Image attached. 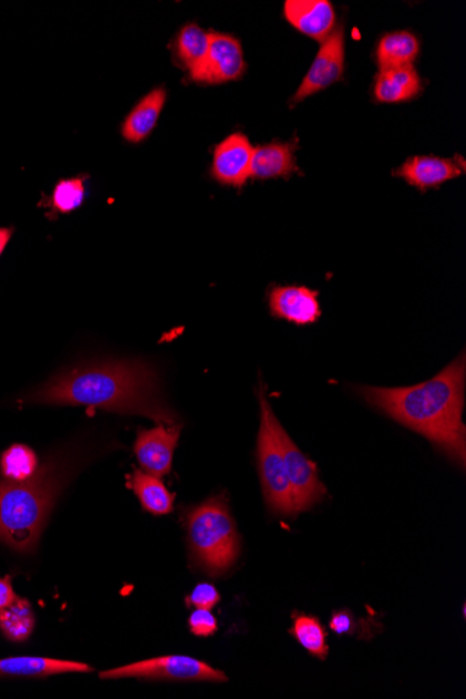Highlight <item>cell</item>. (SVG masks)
Listing matches in <instances>:
<instances>
[{
    "mask_svg": "<svg viewBox=\"0 0 466 699\" xmlns=\"http://www.w3.org/2000/svg\"><path fill=\"white\" fill-rule=\"evenodd\" d=\"M25 401L143 415L169 426L178 422L160 395L157 372L141 360L77 366L55 376Z\"/></svg>",
    "mask_w": 466,
    "mask_h": 699,
    "instance_id": "obj_1",
    "label": "cell"
},
{
    "mask_svg": "<svg viewBox=\"0 0 466 699\" xmlns=\"http://www.w3.org/2000/svg\"><path fill=\"white\" fill-rule=\"evenodd\" d=\"M465 353L425 383L398 389L359 387L371 405L395 422L425 435L449 460L465 466L466 432L463 423L465 403Z\"/></svg>",
    "mask_w": 466,
    "mask_h": 699,
    "instance_id": "obj_2",
    "label": "cell"
},
{
    "mask_svg": "<svg viewBox=\"0 0 466 699\" xmlns=\"http://www.w3.org/2000/svg\"><path fill=\"white\" fill-rule=\"evenodd\" d=\"M62 485L55 464L27 482L0 481V542L19 553L34 552Z\"/></svg>",
    "mask_w": 466,
    "mask_h": 699,
    "instance_id": "obj_3",
    "label": "cell"
},
{
    "mask_svg": "<svg viewBox=\"0 0 466 699\" xmlns=\"http://www.w3.org/2000/svg\"><path fill=\"white\" fill-rule=\"evenodd\" d=\"M185 524L193 562L214 577L227 573L237 562L240 539L224 494L187 511Z\"/></svg>",
    "mask_w": 466,
    "mask_h": 699,
    "instance_id": "obj_4",
    "label": "cell"
},
{
    "mask_svg": "<svg viewBox=\"0 0 466 699\" xmlns=\"http://www.w3.org/2000/svg\"><path fill=\"white\" fill-rule=\"evenodd\" d=\"M260 430L257 438V467H259L262 493L267 507L280 517H294L293 497L289 485L286 461L278 441V419L267 400L266 389L260 383Z\"/></svg>",
    "mask_w": 466,
    "mask_h": 699,
    "instance_id": "obj_5",
    "label": "cell"
},
{
    "mask_svg": "<svg viewBox=\"0 0 466 699\" xmlns=\"http://www.w3.org/2000/svg\"><path fill=\"white\" fill-rule=\"evenodd\" d=\"M100 679L224 682L228 680V677L225 676L224 671L214 669L206 661L190 658V656L168 655L101 671Z\"/></svg>",
    "mask_w": 466,
    "mask_h": 699,
    "instance_id": "obj_6",
    "label": "cell"
},
{
    "mask_svg": "<svg viewBox=\"0 0 466 699\" xmlns=\"http://www.w3.org/2000/svg\"><path fill=\"white\" fill-rule=\"evenodd\" d=\"M277 435L283 461H286L294 513L298 515L320 503L325 497L327 491L320 481L318 466L299 450L281 423H278Z\"/></svg>",
    "mask_w": 466,
    "mask_h": 699,
    "instance_id": "obj_7",
    "label": "cell"
},
{
    "mask_svg": "<svg viewBox=\"0 0 466 699\" xmlns=\"http://www.w3.org/2000/svg\"><path fill=\"white\" fill-rule=\"evenodd\" d=\"M344 73L345 34L344 25H340L321 44L318 56H315L302 84L299 85L291 104L297 105L307 100L308 96L318 94L320 91L329 89L330 85L341 82Z\"/></svg>",
    "mask_w": 466,
    "mask_h": 699,
    "instance_id": "obj_8",
    "label": "cell"
},
{
    "mask_svg": "<svg viewBox=\"0 0 466 699\" xmlns=\"http://www.w3.org/2000/svg\"><path fill=\"white\" fill-rule=\"evenodd\" d=\"M245 72L246 61L240 41L222 32H210L206 61L191 82L224 84L242 79Z\"/></svg>",
    "mask_w": 466,
    "mask_h": 699,
    "instance_id": "obj_9",
    "label": "cell"
},
{
    "mask_svg": "<svg viewBox=\"0 0 466 699\" xmlns=\"http://www.w3.org/2000/svg\"><path fill=\"white\" fill-rule=\"evenodd\" d=\"M180 426L170 424L141 430L137 433L135 454L144 472L157 477L168 475L173 470V461L176 445L179 443Z\"/></svg>",
    "mask_w": 466,
    "mask_h": 699,
    "instance_id": "obj_10",
    "label": "cell"
},
{
    "mask_svg": "<svg viewBox=\"0 0 466 699\" xmlns=\"http://www.w3.org/2000/svg\"><path fill=\"white\" fill-rule=\"evenodd\" d=\"M253 145L244 133L230 134L214 148L211 176L225 186L242 187L250 177Z\"/></svg>",
    "mask_w": 466,
    "mask_h": 699,
    "instance_id": "obj_11",
    "label": "cell"
},
{
    "mask_svg": "<svg viewBox=\"0 0 466 699\" xmlns=\"http://www.w3.org/2000/svg\"><path fill=\"white\" fill-rule=\"evenodd\" d=\"M318 295L307 287H275L269 294L271 315L298 326L313 325L321 316Z\"/></svg>",
    "mask_w": 466,
    "mask_h": 699,
    "instance_id": "obj_12",
    "label": "cell"
},
{
    "mask_svg": "<svg viewBox=\"0 0 466 699\" xmlns=\"http://www.w3.org/2000/svg\"><path fill=\"white\" fill-rule=\"evenodd\" d=\"M283 14L294 29L313 40L324 41L335 30V10L329 0H288Z\"/></svg>",
    "mask_w": 466,
    "mask_h": 699,
    "instance_id": "obj_13",
    "label": "cell"
},
{
    "mask_svg": "<svg viewBox=\"0 0 466 699\" xmlns=\"http://www.w3.org/2000/svg\"><path fill=\"white\" fill-rule=\"evenodd\" d=\"M464 164H457L454 160L438 157H414L406 161L395 176L403 177L411 186L426 191L431 187L443 185L448 181L463 175Z\"/></svg>",
    "mask_w": 466,
    "mask_h": 699,
    "instance_id": "obj_14",
    "label": "cell"
},
{
    "mask_svg": "<svg viewBox=\"0 0 466 699\" xmlns=\"http://www.w3.org/2000/svg\"><path fill=\"white\" fill-rule=\"evenodd\" d=\"M93 671L82 661L39 658V656H13L0 659V677H48Z\"/></svg>",
    "mask_w": 466,
    "mask_h": 699,
    "instance_id": "obj_15",
    "label": "cell"
},
{
    "mask_svg": "<svg viewBox=\"0 0 466 699\" xmlns=\"http://www.w3.org/2000/svg\"><path fill=\"white\" fill-rule=\"evenodd\" d=\"M423 91L422 79L412 66L380 70L374 82V99L382 104H401L416 99Z\"/></svg>",
    "mask_w": 466,
    "mask_h": 699,
    "instance_id": "obj_16",
    "label": "cell"
},
{
    "mask_svg": "<svg viewBox=\"0 0 466 699\" xmlns=\"http://www.w3.org/2000/svg\"><path fill=\"white\" fill-rule=\"evenodd\" d=\"M294 143L272 142L259 145L253 150L251 158L250 177L253 179H275V177H289L299 172L294 161Z\"/></svg>",
    "mask_w": 466,
    "mask_h": 699,
    "instance_id": "obj_17",
    "label": "cell"
},
{
    "mask_svg": "<svg viewBox=\"0 0 466 699\" xmlns=\"http://www.w3.org/2000/svg\"><path fill=\"white\" fill-rule=\"evenodd\" d=\"M165 102L166 90L164 88L149 91L137 102V105L133 107L131 114L123 122L122 136L133 144L142 143L148 138L157 126Z\"/></svg>",
    "mask_w": 466,
    "mask_h": 699,
    "instance_id": "obj_18",
    "label": "cell"
},
{
    "mask_svg": "<svg viewBox=\"0 0 466 699\" xmlns=\"http://www.w3.org/2000/svg\"><path fill=\"white\" fill-rule=\"evenodd\" d=\"M127 486L141 500L144 511L153 515H168L174 511L175 494L160 481V477L135 470L127 476Z\"/></svg>",
    "mask_w": 466,
    "mask_h": 699,
    "instance_id": "obj_19",
    "label": "cell"
},
{
    "mask_svg": "<svg viewBox=\"0 0 466 699\" xmlns=\"http://www.w3.org/2000/svg\"><path fill=\"white\" fill-rule=\"evenodd\" d=\"M421 45L410 31L389 32L380 40L376 59L380 70L412 66L420 55Z\"/></svg>",
    "mask_w": 466,
    "mask_h": 699,
    "instance_id": "obj_20",
    "label": "cell"
},
{
    "mask_svg": "<svg viewBox=\"0 0 466 699\" xmlns=\"http://www.w3.org/2000/svg\"><path fill=\"white\" fill-rule=\"evenodd\" d=\"M208 48H210V32L195 23L186 24L176 37V58L189 74L190 80L205 63Z\"/></svg>",
    "mask_w": 466,
    "mask_h": 699,
    "instance_id": "obj_21",
    "label": "cell"
},
{
    "mask_svg": "<svg viewBox=\"0 0 466 699\" xmlns=\"http://www.w3.org/2000/svg\"><path fill=\"white\" fill-rule=\"evenodd\" d=\"M35 628V615L29 600L18 598L0 610V631L12 643H25Z\"/></svg>",
    "mask_w": 466,
    "mask_h": 699,
    "instance_id": "obj_22",
    "label": "cell"
},
{
    "mask_svg": "<svg viewBox=\"0 0 466 699\" xmlns=\"http://www.w3.org/2000/svg\"><path fill=\"white\" fill-rule=\"evenodd\" d=\"M0 471L4 480L10 482H27L39 472V459L24 444H14L0 456Z\"/></svg>",
    "mask_w": 466,
    "mask_h": 699,
    "instance_id": "obj_23",
    "label": "cell"
},
{
    "mask_svg": "<svg viewBox=\"0 0 466 699\" xmlns=\"http://www.w3.org/2000/svg\"><path fill=\"white\" fill-rule=\"evenodd\" d=\"M87 175L71 177L58 183L50 198H45V207L51 208L50 217L73 213L83 206L87 191L85 179Z\"/></svg>",
    "mask_w": 466,
    "mask_h": 699,
    "instance_id": "obj_24",
    "label": "cell"
},
{
    "mask_svg": "<svg viewBox=\"0 0 466 699\" xmlns=\"http://www.w3.org/2000/svg\"><path fill=\"white\" fill-rule=\"evenodd\" d=\"M291 636L308 650L310 655L319 659H325L329 655L327 645V631L318 617L294 615Z\"/></svg>",
    "mask_w": 466,
    "mask_h": 699,
    "instance_id": "obj_25",
    "label": "cell"
},
{
    "mask_svg": "<svg viewBox=\"0 0 466 699\" xmlns=\"http://www.w3.org/2000/svg\"><path fill=\"white\" fill-rule=\"evenodd\" d=\"M221 600L216 586L207 583L198 584L191 594L187 596V605L196 609L211 610Z\"/></svg>",
    "mask_w": 466,
    "mask_h": 699,
    "instance_id": "obj_26",
    "label": "cell"
},
{
    "mask_svg": "<svg viewBox=\"0 0 466 699\" xmlns=\"http://www.w3.org/2000/svg\"><path fill=\"white\" fill-rule=\"evenodd\" d=\"M189 628L197 637H210L218 630L216 616L207 609H196L189 617Z\"/></svg>",
    "mask_w": 466,
    "mask_h": 699,
    "instance_id": "obj_27",
    "label": "cell"
},
{
    "mask_svg": "<svg viewBox=\"0 0 466 699\" xmlns=\"http://www.w3.org/2000/svg\"><path fill=\"white\" fill-rule=\"evenodd\" d=\"M332 631L344 636V634H355L358 630V621L350 610H340L332 613L330 620Z\"/></svg>",
    "mask_w": 466,
    "mask_h": 699,
    "instance_id": "obj_28",
    "label": "cell"
},
{
    "mask_svg": "<svg viewBox=\"0 0 466 699\" xmlns=\"http://www.w3.org/2000/svg\"><path fill=\"white\" fill-rule=\"evenodd\" d=\"M18 598L19 596L13 589L12 578L9 575L8 577H0V610L7 609Z\"/></svg>",
    "mask_w": 466,
    "mask_h": 699,
    "instance_id": "obj_29",
    "label": "cell"
},
{
    "mask_svg": "<svg viewBox=\"0 0 466 699\" xmlns=\"http://www.w3.org/2000/svg\"><path fill=\"white\" fill-rule=\"evenodd\" d=\"M13 229L10 228H0V256L9 244L10 238H12Z\"/></svg>",
    "mask_w": 466,
    "mask_h": 699,
    "instance_id": "obj_30",
    "label": "cell"
}]
</instances>
